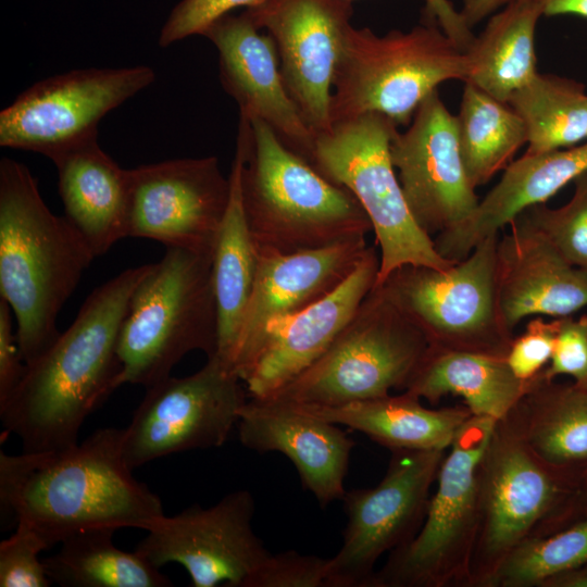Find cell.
I'll use <instances>...</instances> for the list:
<instances>
[{
    "instance_id": "6da1fadb",
    "label": "cell",
    "mask_w": 587,
    "mask_h": 587,
    "mask_svg": "<svg viewBox=\"0 0 587 587\" xmlns=\"http://www.w3.org/2000/svg\"><path fill=\"white\" fill-rule=\"evenodd\" d=\"M151 264L124 270L90 292L75 320L36 360L0 404L5 433L23 451L78 442L86 419L117 387V344L133 294Z\"/></svg>"
},
{
    "instance_id": "7a4b0ae2",
    "label": "cell",
    "mask_w": 587,
    "mask_h": 587,
    "mask_svg": "<svg viewBox=\"0 0 587 587\" xmlns=\"http://www.w3.org/2000/svg\"><path fill=\"white\" fill-rule=\"evenodd\" d=\"M124 428L96 430L55 450L0 451V503L48 549L95 527L147 530L164 515L161 499L138 482L123 453Z\"/></svg>"
},
{
    "instance_id": "3957f363",
    "label": "cell",
    "mask_w": 587,
    "mask_h": 587,
    "mask_svg": "<svg viewBox=\"0 0 587 587\" xmlns=\"http://www.w3.org/2000/svg\"><path fill=\"white\" fill-rule=\"evenodd\" d=\"M95 255L64 216L45 203L23 163L0 161V298L16 321L26 364L59 337V313Z\"/></svg>"
},
{
    "instance_id": "277c9868",
    "label": "cell",
    "mask_w": 587,
    "mask_h": 587,
    "mask_svg": "<svg viewBox=\"0 0 587 587\" xmlns=\"http://www.w3.org/2000/svg\"><path fill=\"white\" fill-rule=\"evenodd\" d=\"M235 155L257 252L314 250L372 232L354 195L288 149L263 121L239 115Z\"/></svg>"
},
{
    "instance_id": "5b68a950",
    "label": "cell",
    "mask_w": 587,
    "mask_h": 587,
    "mask_svg": "<svg viewBox=\"0 0 587 587\" xmlns=\"http://www.w3.org/2000/svg\"><path fill=\"white\" fill-rule=\"evenodd\" d=\"M212 252L166 248L136 287L123 321L117 387L145 388L171 376L189 352L208 358L218 348Z\"/></svg>"
},
{
    "instance_id": "8992f818",
    "label": "cell",
    "mask_w": 587,
    "mask_h": 587,
    "mask_svg": "<svg viewBox=\"0 0 587 587\" xmlns=\"http://www.w3.org/2000/svg\"><path fill=\"white\" fill-rule=\"evenodd\" d=\"M584 474L541 461L511 412L497 421L478 465L479 517L470 587H491L517 546L561 529Z\"/></svg>"
},
{
    "instance_id": "52a82bcc",
    "label": "cell",
    "mask_w": 587,
    "mask_h": 587,
    "mask_svg": "<svg viewBox=\"0 0 587 587\" xmlns=\"http://www.w3.org/2000/svg\"><path fill=\"white\" fill-rule=\"evenodd\" d=\"M467 73L466 52L435 22L383 36L351 25L334 76L330 123L377 113L407 126L440 84L465 82Z\"/></svg>"
},
{
    "instance_id": "ba28073f",
    "label": "cell",
    "mask_w": 587,
    "mask_h": 587,
    "mask_svg": "<svg viewBox=\"0 0 587 587\" xmlns=\"http://www.w3.org/2000/svg\"><path fill=\"white\" fill-rule=\"evenodd\" d=\"M396 132L377 113L336 122L315 136L311 162L325 178L349 189L369 216L379 247L375 286L404 265L444 270L455 263L438 253L408 207L390 158Z\"/></svg>"
},
{
    "instance_id": "9c48e42d",
    "label": "cell",
    "mask_w": 587,
    "mask_h": 587,
    "mask_svg": "<svg viewBox=\"0 0 587 587\" xmlns=\"http://www.w3.org/2000/svg\"><path fill=\"white\" fill-rule=\"evenodd\" d=\"M499 236L485 238L450 267L404 265L375 287L429 347L505 359L514 333L499 304Z\"/></svg>"
},
{
    "instance_id": "30bf717a",
    "label": "cell",
    "mask_w": 587,
    "mask_h": 587,
    "mask_svg": "<svg viewBox=\"0 0 587 587\" xmlns=\"http://www.w3.org/2000/svg\"><path fill=\"white\" fill-rule=\"evenodd\" d=\"M497 421L472 415L439 467L424 522L389 552L373 587H470L478 529V465Z\"/></svg>"
},
{
    "instance_id": "8fae6325",
    "label": "cell",
    "mask_w": 587,
    "mask_h": 587,
    "mask_svg": "<svg viewBox=\"0 0 587 587\" xmlns=\"http://www.w3.org/2000/svg\"><path fill=\"white\" fill-rule=\"evenodd\" d=\"M427 349L374 287L323 354L268 400L339 405L403 391Z\"/></svg>"
},
{
    "instance_id": "7c38bea8",
    "label": "cell",
    "mask_w": 587,
    "mask_h": 587,
    "mask_svg": "<svg viewBox=\"0 0 587 587\" xmlns=\"http://www.w3.org/2000/svg\"><path fill=\"white\" fill-rule=\"evenodd\" d=\"M246 402L243 383L215 353L193 374L146 388L124 428V459L134 470L173 453L221 447Z\"/></svg>"
},
{
    "instance_id": "4fadbf2b",
    "label": "cell",
    "mask_w": 587,
    "mask_h": 587,
    "mask_svg": "<svg viewBox=\"0 0 587 587\" xmlns=\"http://www.w3.org/2000/svg\"><path fill=\"white\" fill-rule=\"evenodd\" d=\"M378 485L346 491L348 517L339 551L328 559V587H373L375 564L420 530L447 450H390Z\"/></svg>"
},
{
    "instance_id": "5bb4252c",
    "label": "cell",
    "mask_w": 587,
    "mask_h": 587,
    "mask_svg": "<svg viewBox=\"0 0 587 587\" xmlns=\"http://www.w3.org/2000/svg\"><path fill=\"white\" fill-rule=\"evenodd\" d=\"M154 79L150 66L136 65L73 70L37 82L1 111L0 146L51 160L98 136L99 122Z\"/></svg>"
},
{
    "instance_id": "9a60e30c",
    "label": "cell",
    "mask_w": 587,
    "mask_h": 587,
    "mask_svg": "<svg viewBox=\"0 0 587 587\" xmlns=\"http://www.w3.org/2000/svg\"><path fill=\"white\" fill-rule=\"evenodd\" d=\"M254 500L249 490L227 494L218 502L157 520L134 549L160 569L177 563L193 587H246L271 554L254 534Z\"/></svg>"
},
{
    "instance_id": "2e32d148",
    "label": "cell",
    "mask_w": 587,
    "mask_h": 587,
    "mask_svg": "<svg viewBox=\"0 0 587 587\" xmlns=\"http://www.w3.org/2000/svg\"><path fill=\"white\" fill-rule=\"evenodd\" d=\"M230 196L216 157L173 159L128 170V237L212 252Z\"/></svg>"
},
{
    "instance_id": "e0dca14e",
    "label": "cell",
    "mask_w": 587,
    "mask_h": 587,
    "mask_svg": "<svg viewBox=\"0 0 587 587\" xmlns=\"http://www.w3.org/2000/svg\"><path fill=\"white\" fill-rule=\"evenodd\" d=\"M390 158L414 220L430 237L459 228L474 214L479 199L464 166L455 115L437 90L408 129L396 132Z\"/></svg>"
},
{
    "instance_id": "ac0fdd59",
    "label": "cell",
    "mask_w": 587,
    "mask_h": 587,
    "mask_svg": "<svg viewBox=\"0 0 587 587\" xmlns=\"http://www.w3.org/2000/svg\"><path fill=\"white\" fill-rule=\"evenodd\" d=\"M243 13L274 40L286 88L307 124L315 136L327 130L352 1L263 0Z\"/></svg>"
},
{
    "instance_id": "d6986e66",
    "label": "cell",
    "mask_w": 587,
    "mask_h": 587,
    "mask_svg": "<svg viewBox=\"0 0 587 587\" xmlns=\"http://www.w3.org/2000/svg\"><path fill=\"white\" fill-rule=\"evenodd\" d=\"M378 270L379 255L375 247H367L355 270L335 290L271 322L235 367L250 398H274L320 358L374 288Z\"/></svg>"
},
{
    "instance_id": "ffe728a7",
    "label": "cell",
    "mask_w": 587,
    "mask_h": 587,
    "mask_svg": "<svg viewBox=\"0 0 587 587\" xmlns=\"http://www.w3.org/2000/svg\"><path fill=\"white\" fill-rule=\"evenodd\" d=\"M202 36L217 49L221 84L238 104L239 115L263 121L311 164L315 134L286 88L272 37L243 12L222 16Z\"/></svg>"
},
{
    "instance_id": "44dd1931",
    "label": "cell",
    "mask_w": 587,
    "mask_h": 587,
    "mask_svg": "<svg viewBox=\"0 0 587 587\" xmlns=\"http://www.w3.org/2000/svg\"><path fill=\"white\" fill-rule=\"evenodd\" d=\"M237 429L246 448L285 454L295 465L302 487L321 507L342 499L355 442L337 424L288 402L250 398L240 410Z\"/></svg>"
},
{
    "instance_id": "7402d4cb",
    "label": "cell",
    "mask_w": 587,
    "mask_h": 587,
    "mask_svg": "<svg viewBox=\"0 0 587 587\" xmlns=\"http://www.w3.org/2000/svg\"><path fill=\"white\" fill-rule=\"evenodd\" d=\"M366 249L365 237H355L296 253L257 252L253 288L228 359L232 370L271 322L315 303L341 285Z\"/></svg>"
},
{
    "instance_id": "603a6c76",
    "label": "cell",
    "mask_w": 587,
    "mask_h": 587,
    "mask_svg": "<svg viewBox=\"0 0 587 587\" xmlns=\"http://www.w3.org/2000/svg\"><path fill=\"white\" fill-rule=\"evenodd\" d=\"M499 236L498 295L514 333L528 316L563 317L587 307V272L567 262L521 215Z\"/></svg>"
},
{
    "instance_id": "cb8c5ba5",
    "label": "cell",
    "mask_w": 587,
    "mask_h": 587,
    "mask_svg": "<svg viewBox=\"0 0 587 587\" xmlns=\"http://www.w3.org/2000/svg\"><path fill=\"white\" fill-rule=\"evenodd\" d=\"M585 172L587 141L545 153H524L503 170L462 226L436 236L438 253L450 261L463 260L482 240L500 234L526 209L546 203Z\"/></svg>"
},
{
    "instance_id": "d4e9b609",
    "label": "cell",
    "mask_w": 587,
    "mask_h": 587,
    "mask_svg": "<svg viewBox=\"0 0 587 587\" xmlns=\"http://www.w3.org/2000/svg\"><path fill=\"white\" fill-rule=\"evenodd\" d=\"M64 217L95 258L128 237V170L86 139L51 159Z\"/></svg>"
},
{
    "instance_id": "484cf974",
    "label": "cell",
    "mask_w": 587,
    "mask_h": 587,
    "mask_svg": "<svg viewBox=\"0 0 587 587\" xmlns=\"http://www.w3.org/2000/svg\"><path fill=\"white\" fill-rule=\"evenodd\" d=\"M288 403L313 416L361 432L389 450H448L472 416L463 403L428 409L420 398L407 391L339 405Z\"/></svg>"
},
{
    "instance_id": "4316f807",
    "label": "cell",
    "mask_w": 587,
    "mask_h": 587,
    "mask_svg": "<svg viewBox=\"0 0 587 587\" xmlns=\"http://www.w3.org/2000/svg\"><path fill=\"white\" fill-rule=\"evenodd\" d=\"M534 383L520 380L504 358L428 346L403 391L430 404L447 395L457 396L472 415L499 421L510 414Z\"/></svg>"
},
{
    "instance_id": "83f0119b",
    "label": "cell",
    "mask_w": 587,
    "mask_h": 587,
    "mask_svg": "<svg viewBox=\"0 0 587 587\" xmlns=\"http://www.w3.org/2000/svg\"><path fill=\"white\" fill-rule=\"evenodd\" d=\"M542 16L540 0H513L488 17L465 50L471 83L508 102L538 73L535 32Z\"/></svg>"
},
{
    "instance_id": "f1b7e54d",
    "label": "cell",
    "mask_w": 587,
    "mask_h": 587,
    "mask_svg": "<svg viewBox=\"0 0 587 587\" xmlns=\"http://www.w3.org/2000/svg\"><path fill=\"white\" fill-rule=\"evenodd\" d=\"M511 415L541 461L558 469L587 471V388L540 375Z\"/></svg>"
},
{
    "instance_id": "f546056e",
    "label": "cell",
    "mask_w": 587,
    "mask_h": 587,
    "mask_svg": "<svg viewBox=\"0 0 587 587\" xmlns=\"http://www.w3.org/2000/svg\"><path fill=\"white\" fill-rule=\"evenodd\" d=\"M230 196L212 251V283L218 314V354L227 364L254 284L258 253L242 207L239 160L229 174Z\"/></svg>"
},
{
    "instance_id": "4dcf8cb0",
    "label": "cell",
    "mask_w": 587,
    "mask_h": 587,
    "mask_svg": "<svg viewBox=\"0 0 587 587\" xmlns=\"http://www.w3.org/2000/svg\"><path fill=\"white\" fill-rule=\"evenodd\" d=\"M115 528L95 527L71 535L42 559L52 583L63 587H168L171 579L136 551L113 542Z\"/></svg>"
},
{
    "instance_id": "1f68e13d",
    "label": "cell",
    "mask_w": 587,
    "mask_h": 587,
    "mask_svg": "<svg viewBox=\"0 0 587 587\" xmlns=\"http://www.w3.org/2000/svg\"><path fill=\"white\" fill-rule=\"evenodd\" d=\"M464 166L472 185L487 184L527 142L526 128L508 102L465 83L455 115Z\"/></svg>"
},
{
    "instance_id": "d6a6232c",
    "label": "cell",
    "mask_w": 587,
    "mask_h": 587,
    "mask_svg": "<svg viewBox=\"0 0 587 587\" xmlns=\"http://www.w3.org/2000/svg\"><path fill=\"white\" fill-rule=\"evenodd\" d=\"M508 103L525 125V153L550 152L587 140V92L582 82L538 72Z\"/></svg>"
},
{
    "instance_id": "836d02e7",
    "label": "cell",
    "mask_w": 587,
    "mask_h": 587,
    "mask_svg": "<svg viewBox=\"0 0 587 587\" xmlns=\"http://www.w3.org/2000/svg\"><path fill=\"white\" fill-rule=\"evenodd\" d=\"M587 562V514L562 529L532 537L498 569L491 587H541L549 577Z\"/></svg>"
},
{
    "instance_id": "e575fe53",
    "label": "cell",
    "mask_w": 587,
    "mask_h": 587,
    "mask_svg": "<svg viewBox=\"0 0 587 587\" xmlns=\"http://www.w3.org/2000/svg\"><path fill=\"white\" fill-rule=\"evenodd\" d=\"M573 183L574 192L565 204L549 208L540 203L520 215L538 229L567 262L587 272V172Z\"/></svg>"
},
{
    "instance_id": "d590c367",
    "label": "cell",
    "mask_w": 587,
    "mask_h": 587,
    "mask_svg": "<svg viewBox=\"0 0 587 587\" xmlns=\"http://www.w3.org/2000/svg\"><path fill=\"white\" fill-rule=\"evenodd\" d=\"M46 550L47 545L32 528L16 523L14 533L0 542V586L49 587L52 582L39 559Z\"/></svg>"
},
{
    "instance_id": "8d00e7d4",
    "label": "cell",
    "mask_w": 587,
    "mask_h": 587,
    "mask_svg": "<svg viewBox=\"0 0 587 587\" xmlns=\"http://www.w3.org/2000/svg\"><path fill=\"white\" fill-rule=\"evenodd\" d=\"M559 328V317L529 320L524 330L513 337L505 362L522 382L534 383L548 366Z\"/></svg>"
},
{
    "instance_id": "74e56055",
    "label": "cell",
    "mask_w": 587,
    "mask_h": 587,
    "mask_svg": "<svg viewBox=\"0 0 587 587\" xmlns=\"http://www.w3.org/2000/svg\"><path fill=\"white\" fill-rule=\"evenodd\" d=\"M328 559L295 550L270 554L246 587H328Z\"/></svg>"
},
{
    "instance_id": "f35d334b",
    "label": "cell",
    "mask_w": 587,
    "mask_h": 587,
    "mask_svg": "<svg viewBox=\"0 0 587 587\" xmlns=\"http://www.w3.org/2000/svg\"><path fill=\"white\" fill-rule=\"evenodd\" d=\"M263 0H182L171 11L159 36V46L165 48L195 35L203 33L215 21L233 10L246 9Z\"/></svg>"
},
{
    "instance_id": "ab89813d",
    "label": "cell",
    "mask_w": 587,
    "mask_h": 587,
    "mask_svg": "<svg viewBox=\"0 0 587 587\" xmlns=\"http://www.w3.org/2000/svg\"><path fill=\"white\" fill-rule=\"evenodd\" d=\"M541 375L547 380L570 376L579 386L587 384V314L559 317L552 357Z\"/></svg>"
},
{
    "instance_id": "60d3db41",
    "label": "cell",
    "mask_w": 587,
    "mask_h": 587,
    "mask_svg": "<svg viewBox=\"0 0 587 587\" xmlns=\"http://www.w3.org/2000/svg\"><path fill=\"white\" fill-rule=\"evenodd\" d=\"M13 316L9 303L0 298V404L15 390L26 371Z\"/></svg>"
},
{
    "instance_id": "b9f144b4",
    "label": "cell",
    "mask_w": 587,
    "mask_h": 587,
    "mask_svg": "<svg viewBox=\"0 0 587 587\" xmlns=\"http://www.w3.org/2000/svg\"><path fill=\"white\" fill-rule=\"evenodd\" d=\"M424 2L429 22H435L465 51L472 43L474 34L465 23L461 12L449 0H424Z\"/></svg>"
},
{
    "instance_id": "7bdbcfd3",
    "label": "cell",
    "mask_w": 587,
    "mask_h": 587,
    "mask_svg": "<svg viewBox=\"0 0 587 587\" xmlns=\"http://www.w3.org/2000/svg\"><path fill=\"white\" fill-rule=\"evenodd\" d=\"M513 0H462L460 10L465 23L473 28Z\"/></svg>"
},
{
    "instance_id": "ee69618b",
    "label": "cell",
    "mask_w": 587,
    "mask_h": 587,
    "mask_svg": "<svg viewBox=\"0 0 587 587\" xmlns=\"http://www.w3.org/2000/svg\"><path fill=\"white\" fill-rule=\"evenodd\" d=\"M542 16L576 15L587 18V0H540Z\"/></svg>"
},
{
    "instance_id": "f6af8a7d",
    "label": "cell",
    "mask_w": 587,
    "mask_h": 587,
    "mask_svg": "<svg viewBox=\"0 0 587 587\" xmlns=\"http://www.w3.org/2000/svg\"><path fill=\"white\" fill-rule=\"evenodd\" d=\"M541 587H587V562L549 577Z\"/></svg>"
},
{
    "instance_id": "bcb514c9",
    "label": "cell",
    "mask_w": 587,
    "mask_h": 587,
    "mask_svg": "<svg viewBox=\"0 0 587 587\" xmlns=\"http://www.w3.org/2000/svg\"><path fill=\"white\" fill-rule=\"evenodd\" d=\"M587 514V471L564 516L563 528Z\"/></svg>"
},
{
    "instance_id": "7dc6e473",
    "label": "cell",
    "mask_w": 587,
    "mask_h": 587,
    "mask_svg": "<svg viewBox=\"0 0 587 587\" xmlns=\"http://www.w3.org/2000/svg\"><path fill=\"white\" fill-rule=\"evenodd\" d=\"M582 387H585V388H587V384H586L585 386H582Z\"/></svg>"
},
{
    "instance_id": "c3c4849f",
    "label": "cell",
    "mask_w": 587,
    "mask_h": 587,
    "mask_svg": "<svg viewBox=\"0 0 587 587\" xmlns=\"http://www.w3.org/2000/svg\"><path fill=\"white\" fill-rule=\"evenodd\" d=\"M349 1H353V0H349Z\"/></svg>"
}]
</instances>
